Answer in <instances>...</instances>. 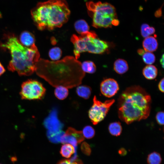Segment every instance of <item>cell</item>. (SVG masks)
<instances>
[{"label": "cell", "mask_w": 164, "mask_h": 164, "mask_svg": "<svg viewBox=\"0 0 164 164\" xmlns=\"http://www.w3.org/2000/svg\"><path fill=\"white\" fill-rule=\"evenodd\" d=\"M35 71L53 87L67 88L80 84L85 75L81 63L72 56L54 61L40 59L36 64Z\"/></svg>", "instance_id": "obj_1"}, {"label": "cell", "mask_w": 164, "mask_h": 164, "mask_svg": "<svg viewBox=\"0 0 164 164\" xmlns=\"http://www.w3.org/2000/svg\"><path fill=\"white\" fill-rule=\"evenodd\" d=\"M151 98L138 86L126 88L120 95L118 101L119 118L127 124L146 119L149 115Z\"/></svg>", "instance_id": "obj_2"}, {"label": "cell", "mask_w": 164, "mask_h": 164, "mask_svg": "<svg viewBox=\"0 0 164 164\" xmlns=\"http://www.w3.org/2000/svg\"><path fill=\"white\" fill-rule=\"evenodd\" d=\"M1 46L8 49L11 53L12 59L8 67L9 70L26 76L31 75L35 71L40 54L35 44L30 47L25 46L14 35L10 34L6 36L5 41Z\"/></svg>", "instance_id": "obj_3"}, {"label": "cell", "mask_w": 164, "mask_h": 164, "mask_svg": "<svg viewBox=\"0 0 164 164\" xmlns=\"http://www.w3.org/2000/svg\"><path fill=\"white\" fill-rule=\"evenodd\" d=\"M70 13L65 0H48L39 2L31 11L32 19L41 30L61 27L67 21Z\"/></svg>", "instance_id": "obj_4"}, {"label": "cell", "mask_w": 164, "mask_h": 164, "mask_svg": "<svg viewBox=\"0 0 164 164\" xmlns=\"http://www.w3.org/2000/svg\"><path fill=\"white\" fill-rule=\"evenodd\" d=\"M88 14L92 19V26L96 28H107L119 24L116 9L111 4L101 2L86 3Z\"/></svg>", "instance_id": "obj_5"}, {"label": "cell", "mask_w": 164, "mask_h": 164, "mask_svg": "<svg viewBox=\"0 0 164 164\" xmlns=\"http://www.w3.org/2000/svg\"><path fill=\"white\" fill-rule=\"evenodd\" d=\"M80 35L77 36L73 34L70 39L74 46L75 58L77 60L82 53L87 52L101 54L106 51L109 47L108 43L98 38L94 32L88 31Z\"/></svg>", "instance_id": "obj_6"}, {"label": "cell", "mask_w": 164, "mask_h": 164, "mask_svg": "<svg viewBox=\"0 0 164 164\" xmlns=\"http://www.w3.org/2000/svg\"><path fill=\"white\" fill-rule=\"evenodd\" d=\"M46 91L41 83L36 80H29L22 83L19 94L22 99L41 100Z\"/></svg>", "instance_id": "obj_7"}, {"label": "cell", "mask_w": 164, "mask_h": 164, "mask_svg": "<svg viewBox=\"0 0 164 164\" xmlns=\"http://www.w3.org/2000/svg\"><path fill=\"white\" fill-rule=\"evenodd\" d=\"M114 101L111 99L102 102L94 97L93 104L88 111L89 117L94 125L97 124L104 119Z\"/></svg>", "instance_id": "obj_8"}, {"label": "cell", "mask_w": 164, "mask_h": 164, "mask_svg": "<svg viewBox=\"0 0 164 164\" xmlns=\"http://www.w3.org/2000/svg\"><path fill=\"white\" fill-rule=\"evenodd\" d=\"M84 140L82 132L72 127H69L65 134L61 136L60 142L63 144L70 143L76 147Z\"/></svg>", "instance_id": "obj_9"}, {"label": "cell", "mask_w": 164, "mask_h": 164, "mask_svg": "<svg viewBox=\"0 0 164 164\" xmlns=\"http://www.w3.org/2000/svg\"><path fill=\"white\" fill-rule=\"evenodd\" d=\"M119 90L117 82L114 79L108 78L103 80L100 85L102 94L106 97H110L115 95Z\"/></svg>", "instance_id": "obj_10"}, {"label": "cell", "mask_w": 164, "mask_h": 164, "mask_svg": "<svg viewBox=\"0 0 164 164\" xmlns=\"http://www.w3.org/2000/svg\"><path fill=\"white\" fill-rule=\"evenodd\" d=\"M44 125L48 129L47 135L56 134L61 132V124L57 118L55 113L53 112L46 119Z\"/></svg>", "instance_id": "obj_11"}, {"label": "cell", "mask_w": 164, "mask_h": 164, "mask_svg": "<svg viewBox=\"0 0 164 164\" xmlns=\"http://www.w3.org/2000/svg\"><path fill=\"white\" fill-rule=\"evenodd\" d=\"M142 46L145 51L152 52L157 50L158 44L155 37L149 36L143 40Z\"/></svg>", "instance_id": "obj_12"}, {"label": "cell", "mask_w": 164, "mask_h": 164, "mask_svg": "<svg viewBox=\"0 0 164 164\" xmlns=\"http://www.w3.org/2000/svg\"><path fill=\"white\" fill-rule=\"evenodd\" d=\"M19 41L24 46L30 47L35 44V37L30 32L24 31L22 32L20 35Z\"/></svg>", "instance_id": "obj_13"}, {"label": "cell", "mask_w": 164, "mask_h": 164, "mask_svg": "<svg viewBox=\"0 0 164 164\" xmlns=\"http://www.w3.org/2000/svg\"><path fill=\"white\" fill-rule=\"evenodd\" d=\"M142 73L146 79L149 80H153L156 78L157 75L158 70L155 66L149 65L144 68Z\"/></svg>", "instance_id": "obj_14"}, {"label": "cell", "mask_w": 164, "mask_h": 164, "mask_svg": "<svg viewBox=\"0 0 164 164\" xmlns=\"http://www.w3.org/2000/svg\"><path fill=\"white\" fill-rule=\"evenodd\" d=\"M114 68L116 73L122 74L127 71L128 67L127 63L125 60L119 59L115 61Z\"/></svg>", "instance_id": "obj_15"}, {"label": "cell", "mask_w": 164, "mask_h": 164, "mask_svg": "<svg viewBox=\"0 0 164 164\" xmlns=\"http://www.w3.org/2000/svg\"><path fill=\"white\" fill-rule=\"evenodd\" d=\"M75 150V149L72 145L70 144L65 143L62 146L60 153L63 157L69 158L74 153Z\"/></svg>", "instance_id": "obj_16"}, {"label": "cell", "mask_w": 164, "mask_h": 164, "mask_svg": "<svg viewBox=\"0 0 164 164\" xmlns=\"http://www.w3.org/2000/svg\"><path fill=\"white\" fill-rule=\"evenodd\" d=\"M76 92L79 96L84 99H87L91 95V89L88 86L81 85L78 86L77 88Z\"/></svg>", "instance_id": "obj_17"}, {"label": "cell", "mask_w": 164, "mask_h": 164, "mask_svg": "<svg viewBox=\"0 0 164 164\" xmlns=\"http://www.w3.org/2000/svg\"><path fill=\"white\" fill-rule=\"evenodd\" d=\"M76 31L80 34L89 31V27L87 23L84 20L77 21L74 25Z\"/></svg>", "instance_id": "obj_18"}, {"label": "cell", "mask_w": 164, "mask_h": 164, "mask_svg": "<svg viewBox=\"0 0 164 164\" xmlns=\"http://www.w3.org/2000/svg\"><path fill=\"white\" fill-rule=\"evenodd\" d=\"M67 88L62 86H59L56 87L54 91L55 96L59 100L64 99L68 94V90Z\"/></svg>", "instance_id": "obj_19"}, {"label": "cell", "mask_w": 164, "mask_h": 164, "mask_svg": "<svg viewBox=\"0 0 164 164\" xmlns=\"http://www.w3.org/2000/svg\"><path fill=\"white\" fill-rule=\"evenodd\" d=\"M108 130L110 133L112 135H119L122 132V127L119 122H114L111 123L108 126Z\"/></svg>", "instance_id": "obj_20"}, {"label": "cell", "mask_w": 164, "mask_h": 164, "mask_svg": "<svg viewBox=\"0 0 164 164\" xmlns=\"http://www.w3.org/2000/svg\"><path fill=\"white\" fill-rule=\"evenodd\" d=\"M147 161L148 164H161L162 159L159 153L153 152L148 155Z\"/></svg>", "instance_id": "obj_21"}, {"label": "cell", "mask_w": 164, "mask_h": 164, "mask_svg": "<svg viewBox=\"0 0 164 164\" xmlns=\"http://www.w3.org/2000/svg\"><path fill=\"white\" fill-rule=\"evenodd\" d=\"M81 67L83 70L85 72L92 73L96 70V67L94 63L90 61L84 62L81 63Z\"/></svg>", "instance_id": "obj_22"}, {"label": "cell", "mask_w": 164, "mask_h": 164, "mask_svg": "<svg viewBox=\"0 0 164 164\" xmlns=\"http://www.w3.org/2000/svg\"><path fill=\"white\" fill-rule=\"evenodd\" d=\"M141 34L142 36L146 38L154 33L155 32V28L150 26L147 24H143L141 26Z\"/></svg>", "instance_id": "obj_23"}, {"label": "cell", "mask_w": 164, "mask_h": 164, "mask_svg": "<svg viewBox=\"0 0 164 164\" xmlns=\"http://www.w3.org/2000/svg\"><path fill=\"white\" fill-rule=\"evenodd\" d=\"M62 53V50L59 47H55L50 50L49 55L51 60L54 61H56L60 58Z\"/></svg>", "instance_id": "obj_24"}, {"label": "cell", "mask_w": 164, "mask_h": 164, "mask_svg": "<svg viewBox=\"0 0 164 164\" xmlns=\"http://www.w3.org/2000/svg\"><path fill=\"white\" fill-rule=\"evenodd\" d=\"M142 56L144 62L147 64L151 65L155 61V56L152 52L145 51Z\"/></svg>", "instance_id": "obj_25"}, {"label": "cell", "mask_w": 164, "mask_h": 164, "mask_svg": "<svg viewBox=\"0 0 164 164\" xmlns=\"http://www.w3.org/2000/svg\"><path fill=\"white\" fill-rule=\"evenodd\" d=\"M82 133L84 137L87 139L91 138L95 134L94 128L91 126H85L83 129Z\"/></svg>", "instance_id": "obj_26"}, {"label": "cell", "mask_w": 164, "mask_h": 164, "mask_svg": "<svg viewBox=\"0 0 164 164\" xmlns=\"http://www.w3.org/2000/svg\"><path fill=\"white\" fill-rule=\"evenodd\" d=\"M81 149L82 152L87 155H90L91 153L90 145L86 142H83L81 144Z\"/></svg>", "instance_id": "obj_27"}, {"label": "cell", "mask_w": 164, "mask_h": 164, "mask_svg": "<svg viewBox=\"0 0 164 164\" xmlns=\"http://www.w3.org/2000/svg\"><path fill=\"white\" fill-rule=\"evenodd\" d=\"M57 164H83L82 161L76 158L72 160L64 159L60 160Z\"/></svg>", "instance_id": "obj_28"}, {"label": "cell", "mask_w": 164, "mask_h": 164, "mask_svg": "<svg viewBox=\"0 0 164 164\" xmlns=\"http://www.w3.org/2000/svg\"><path fill=\"white\" fill-rule=\"evenodd\" d=\"M157 122L160 125H164V111L158 112L155 116Z\"/></svg>", "instance_id": "obj_29"}, {"label": "cell", "mask_w": 164, "mask_h": 164, "mask_svg": "<svg viewBox=\"0 0 164 164\" xmlns=\"http://www.w3.org/2000/svg\"><path fill=\"white\" fill-rule=\"evenodd\" d=\"M158 87L161 92L164 93V77L160 81L158 85Z\"/></svg>", "instance_id": "obj_30"}, {"label": "cell", "mask_w": 164, "mask_h": 164, "mask_svg": "<svg viewBox=\"0 0 164 164\" xmlns=\"http://www.w3.org/2000/svg\"><path fill=\"white\" fill-rule=\"evenodd\" d=\"M118 153L121 155L125 156L126 155L127 152L125 148H121L119 150Z\"/></svg>", "instance_id": "obj_31"}, {"label": "cell", "mask_w": 164, "mask_h": 164, "mask_svg": "<svg viewBox=\"0 0 164 164\" xmlns=\"http://www.w3.org/2000/svg\"><path fill=\"white\" fill-rule=\"evenodd\" d=\"M160 62L162 67L164 69V53L162 54L160 59Z\"/></svg>", "instance_id": "obj_32"}, {"label": "cell", "mask_w": 164, "mask_h": 164, "mask_svg": "<svg viewBox=\"0 0 164 164\" xmlns=\"http://www.w3.org/2000/svg\"><path fill=\"white\" fill-rule=\"evenodd\" d=\"M5 71V70L4 67L0 62V76Z\"/></svg>", "instance_id": "obj_33"}, {"label": "cell", "mask_w": 164, "mask_h": 164, "mask_svg": "<svg viewBox=\"0 0 164 164\" xmlns=\"http://www.w3.org/2000/svg\"><path fill=\"white\" fill-rule=\"evenodd\" d=\"M145 51L144 49H138L137 51L138 54L141 56H142Z\"/></svg>", "instance_id": "obj_34"}, {"label": "cell", "mask_w": 164, "mask_h": 164, "mask_svg": "<svg viewBox=\"0 0 164 164\" xmlns=\"http://www.w3.org/2000/svg\"><path fill=\"white\" fill-rule=\"evenodd\" d=\"M2 14L1 13V12H0V18H2Z\"/></svg>", "instance_id": "obj_35"}, {"label": "cell", "mask_w": 164, "mask_h": 164, "mask_svg": "<svg viewBox=\"0 0 164 164\" xmlns=\"http://www.w3.org/2000/svg\"><path fill=\"white\" fill-rule=\"evenodd\" d=\"M163 131L164 132V127H163Z\"/></svg>", "instance_id": "obj_36"}, {"label": "cell", "mask_w": 164, "mask_h": 164, "mask_svg": "<svg viewBox=\"0 0 164 164\" xmlns=\"http://www.w3.org/2000/svg\"><path fill=\"white\" fill-rule=\"evenodd\" d=\"M145 1H146L147 0H145Z\"/></svg>", "instance_id": "obj_37"}, {"label": "cell", "mask_w": 164, "mask_h": 164, "mask_svg": "<svg viewBox=\"0 0 164 164\" xmlns=\"http://www.w3.org/2000/svg\"></svg>", "instance_id": "obj_38"}]
</instances>
